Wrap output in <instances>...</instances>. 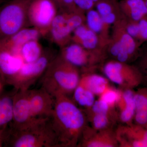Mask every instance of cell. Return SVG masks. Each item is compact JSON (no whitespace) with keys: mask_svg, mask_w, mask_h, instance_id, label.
Listing matches in <instances>:
<instances>
[{"mask_svg":"<svg viewBox=\"0 0 147 147\" xmlns=\"http://www.w3.org/2000/svg\"><path fill=\"white\" fill-rule=\"evenodd\" d=\"M57 147H76L88 125L86 115L71 98L61 95L55 98L52 115L49 118Z\"/></svg>","mask_w":147,"mask_h":147,"instance_id":"1","label":"cell"},{"mask_svg":"<svg viewBox=\"0 0 147 147\" xmlns=\"http://www.w3.org/2000/svg\"><path fill=\"white\" fill-rule=\"evenodd\" d=\"M81 70L58 54L40 78L41 87L53 97L73 94L81 79Z\"/></svg>","mask_w":147,"mask_h":147,"instance_id":"2","label":"cell"},{"mask_svg":"<svg viewBox=\"0 0 147 147\" xmlns=\"http://www.w3.org/2000/svg\"><path fill=\"white\" fill-rule=\"evenodd\" d=\"M5 146L57 147L49 118L38 119L30 126L15 130L8 127L5 131Z\"/></svg>","mask_w":147,"mask_h":147,"instance_id":"3","label":"cell"},{"mask_svg":"<svg viewBox=\"0 0 147 147\" xmlns=\"http://www.w3.org/2000/svg\"><path fill=\"white\" fill-rule=\"evenodd\" d=\"M32 0H8L0 5V39L28 27V11Z\"/></svg>","mask_w":147,"mask_h":147,"instance_id":"4","label":"cell"},{"mask_svg":"<svg viewBox=\"0 0 147 147\" xmlns=\"http://www.w3.org/2000/svg\"><path fill=\"white\" fill-rule=\"evenodd\" d=\"M86 23V15L82 11H59L50 26L47 36L52 42L61 47L71 42L74 30Z\"/></svg>","mask_w":147,"mask_h":147,"instance_id":"5","label":"cell"},{"mask_svg":"<svg viewBox=\"0 0 147 147\" xmlns=\"http://www.w3.org/2000/svg\"><path fill=\"white\" fill-rule=\"evenodd\" d=\"M102 70L105 77L121 90H133L140 86L144 80V74L139 69L115 60L105 62Z\"/></svg>","mask_w":147,"mask_h":147,"instance_id":"6","label":"cell"},{"mask_svg":"<svg viewBox=\"0 0 147 147\" xmlns=\"http://www.w3.org/2000/svg\"><path fill=\"white\" fill-rule=\"evenodd\" d=\"M57 54L52 49L44 50L42 56L32 62L24 63L18 73L8 85L17 90H28L37 80L41 78Z\"/></svg>","mask_w":147,"mask_h":147,"instance_id":"7","label":"cell"},{"mask_svg":"<svg viewBox=\"0 0 147 147\" xmlns=\"http://www.w3.org/2000/svg\"><path fill=\"white\" fill-rule=\"evenodd\" d=\"M59 55L82 72L91 71L104 61L107 55L105 50H89L72 42L61 47Z\"/></svg>","mask_w":147,"mask_h":147,"instance_id":"8","label":"cell"},{"mask_svg":"<svg viewBox=\"0 0 147 147\" xmlns=\"http://www.w3.org/2000/svg\"><path fill=\"white\" fill-rule=\"evenodd\" d=\"M59 12L54 0H32L28 11L29 25L47 36L50 26Z\"/></svg>","mask_w":147,"mask_h":147,"instance_id":"9","label":"cell"},{"mask_svg":"<svg viewBox=\"0 0 147 147\" xmlns=\"http://www.w3.org/2000/svg\"><path fill=\"white\" fill-rule=\"evenodd\" d=\"M29 90H16L13 98V118L8 127L18 130L30 126L38 119L34 118L31 111Z\"/></svg>","mask_w":147,"mask_h":147,"instance_id":"10","label":"cell"},{"mask_svg":"<svg viewBox=\"0 0 147 147\" xmlns=\"http://www.w3.org/2000/svg\"><path fill=\"white\" fill-rule=\"evenodd\" d=\"M119 147H147V126L133 123L123 124L115 129Z\"/></svg>","mask_w":147,"mask_h":147,"instance_id":"11","label":"cell"},{"mask_svg":"<svg viewBox=\"0 0 147 147\" xmlns=\"http://www.w3.org/2000/svg\"><path fill=\"white\" fill-rule=\"evenodd\" d=\"M77 147H119L115 130L113 128L95 130L88 125L83 131Z\"/></svg>","mask_w":147,"mask_h":147,"instance_id":"12","label":"cell"},{"mask_svg":"<svg viewBox=\"0 0 147 147\" xmlns=\"http://www.w3.org/2000/svg\"><path fill=\"white\" fill-rule=\"evenodd\" d=\"M29 98L31 111L34 118L43 119L50 117L55 105V97L41 87L38 89H29Z\"/></svg>","mask_w":147,"mask_h":147,"instance_id":"13","label":"cell"},{"mask_svg":"<svg viewBox=\"0 0 147 147\" xmlns=\"http://www.w3.org/2000/svg\"><path fill=\"white\" fill-rule=\"evenodd\" d=\"M24 63L19 54L0 47V76L5 85L9 84Z\"/></svg>","mask_w":147,"mask_h":147,"instance_id":"14","label":"cell"},{"mask_svg":"<svg viewBox=\"0 0 147 147\" xmlns=\"http://www.w3.org/2000/svg\"><path fill=\"white\" fill-rule=\"evenodd\" d=\"M41 37L42 34L37 29L28 27L11 36L0 39V47L20 55V49L23 45L30 40H39Z\"/></svg>","mask_w":147,"mask_h":147,"instance_id":"15","label":"cell"},{"mask_svg":"<svg viewBox=\"0 0 147 147\" xmlns=\"http://www.w3.org/2000/svg\"><path fill=\"white\" fill-rule=\"evenodd\" d=\"M125 18L123 15L113 24L110 38L119 42L131 59L137 53L139 44L127 32L125 27Z\"/></svg>","mask_w":147,"mask_h":147,"instance_id":"16","label":"cell"},{"mask_svg":"<svg viewBox=\"0 0 147 147\" xmlns=\"http://www.w3.org/2000/svg\"><path fill=\"white\" fill-rule=\"evenodd\" d=\"M132 89L121 90L118 107L119 120L123 124L133 123L135 112L134 91Z\"/></svg>","mask_w":147,"mask_h":147,"instance_id":"17","label":"cell"},{"mask_svg":"<svg viewBox=\"0 0 147 147\" xmlns=\"http://www.w3.org/2000/svg\"><path fill=\"white\" fill-rule=\"evenodd\" d=\"M71 42L89 50H106L101 47L98 35L87 26L86 24H82L74 30L71 36Z\"/></svg>","mask_w":147,"mask_h":147,"instance_id":"18","label":"cell"},{"mask_svg":"<svg viewBox=\"0 0 147 147\" xmlns=\"http://www.w3.org/2000/svg\"><path fill=\"white\" fill-rule=\"evenodd\" d=\"M79 85L98 96L110 86L109 80L106 77L91 71L82 72Z\"/></svg>","mask_w":147,"mask_h":147,"instance_id":"19","label":"cell"},{"mask_svg":"<svg viewBox=\"0 0 147 147\" xmlns=\"http://www.w3.org/2000/svg\"><path fill=\"white\" fill-rule=\"evenodd\" d=\"M119 6L123 16L131 21H139L147 16L144 0H122Z\"/></svg>","mask_w":147,"mask_h":147,"instance_id":"20","label":"cell"},{"mask_svg":"<svg viewBox=\"0 0 147 147\" xmlns=\"http://www.w3.org/2000/svg\"><path fill=\"white\" fill-rule=\"evenodd\" d=\"M16 90L9 93L0 95V130H5L13 118V98Z\"/></svg>","mask_w":147,"mask_h":147,"instance_id":"21","label":"cell"},{"mask_svg":"<svg viewBox=\"0 0 147 147\" xmlns=\"http://www.w3.org/2000/svg\"><path fill=\"white\" fill-rule=\"evenodd\" d=\"M135 112L134 123L147 126V88H139L134 92Z\"/></svg>","mask_w":147,"mask_h":147,"instance_id":"22","label":"cell"},{"mask_svg":"<svg viewBox=\"0 0 147 147\" xmlns=\"http://www.w3.org/2000/svg\"><path fill=\"white\" fill-rule=\"evenodd\" d=\"M39 40H33L26 42L20 49V54L25 63H30L39 59L44 53Z\"/></svg>","mask_w":147,"mask_h":147,"instance_id":"23","label":"cell"},{"mask_svg":"<svg viewBox=\"0 0 147 147\" xmlns=\"http://www.w3.org/2000/svg\"><path fill=\"white\" fill-rule=\"evenodd\" d=\"M88 122L91 123L92 127L97 130L113 128L114 125L118 120L115 116L102 114H86Z\"/></svg>","mask_w":147,"mask_h":147,"instance_id":"24","label":"cell"},{"mask_svg":"<svg viewBox=\"0 0 147 147\" xmlns=\"http://www.w3.org/2000/svg\"><path fill=\"white\" fill-rule=\"evenodd\" d=\"M71 99L80 108H84L83 110L91 108L95 101V95L84 87L78 85L74 90Z\"/></svg>","mask_w":147,"mask_h":147,"instance_id":"25","label":"cell"},{"mask_svg":"<svg viewBox=\"0 0 147 147\" xmlns=\"http://www.w3.org/2000/svg\"><path fill=\"white\" fill-rule=\"evenodd\" d=\"M87 26L100 37L102 30V18L96 10L88 11L86 15V23Z\"/></svg>","mask_w":147,"mask_h":147,"instance_id":"26","label":"cell"},{"mask_svg":"<svg viewBox=\"0 0 147 147\" xmlns=\"http://www.w3.org/2000/svg\"><path fill=\"white\" fill-rule=\"evenodd\" d=\"M84 111L86 115L88 114H102L118 118V114L116 112L115 108L112 107L100 98L95 101L91 108L88 110Z\"/></svg>","mask_w":147,"mask_h":147,"instance_id":"27","label":"cell"},{"mask_svg":"<svg viewBox=\"0 0 147 147\" xmlns=\"http://www.w3.org/2000/svg\"><path fill=\"white\" fill-rule=\"evenodd\" d=\"M121 94V90H117L110 86L100 95L99 98L104 100L112 107L115 108Z\"/></svg>","mask_w":147,"mask_h":147,"instance_id":"28","label":"cell"},{"mask_svg":"<svg viewBox=\"0 0 147 147\" xmlns=\"http://www.w3.org/2000/svg\"><path fill=\"white\" fill-rule=\"evenodd\" d=\"M125 27L127 33L133 37L139 45V21H131L125 17Z\"/></svg>","mask_w":147,"mask_h":147,"instance_id":"29","label":"cell"},{"mask_svg":"<svg viewBox=\"0 0 147 147\" xmlns=\"http://www.w3.org/2000/svg\"><path fill=\"white\" fill-rule=\"evenodd\" d=\"M139 43L147 41V16L139 21Z\"/></svg>","mask_w":147,"mask_h":147,"instance_id":"30","label":"cell"},{"mask_svg":"<svg viewBox=\"0 0 147 147\" xmlns=\"http://www.w3.org/2000/svg\"><path fill=\"white\" fill-rule=\"evenodd\" d=\"M74 2L77 8L84 12L92 9L95 6L92 0H74Z\"/></svg>","mask_w":147,"mask_h":147,"instance_id":"31","label":"cell"},{"mask_svg":"<svg viewBox=\"0 0 147 147\" xmlns=\"http://www.w3.org/2000/svg\"><path fill=\"white\" fill-rule=\"evenodd\" d=\"M141 69H140L143 74H146L147 75V54L142 60L141 63Z\"/></svg>","mask_w":147,"mask_h":147,"instance_id":"32","label":"cell"},{"mask_svg":"<svg viewBox=\"0 0 147 147\" xmlns=\"http://www.w3.org/2000/svg\"><path fill=\"white\" fill-rule=\"evenodd\" d=\"M6 129L0 130V147L3 146L4 145Z\"/></svg>","mask_w":147,"mask_h":147,"instance_id":"33","label":"cell"},{"mask_svg":"<svg viewBox=\"0 0 147 147\" xmlns=\"http://www.w3.org/2000/svg\"><path fill=\"white\" fill-rule=\"evenodd\" d=\"M4 83L2 81L0 80V95L3 92V89L4 86Z\"/></svg>","mask_w":147,"mask_h":147,"instance_id":"34","label":"cell"},{"mask_svg":"<svg viewBox=\"0 0 147 147\" xmlns=\"http://www.w3.org/2000/svg\"><path fill=\"white\" fill-rule=\"evenodd\" d=\"M7 1H8V0H0V5Z\"/></svg>","mask_w":147,"mask_h":147,"instance_id":"35","label":"cell"},{"mask_svg":"<svg viewBox=\"0 0 147 147\" xmlns=\"http://www.w3.org/2000/svg\"><path fill=\"white\" fill-rule=\"evenodd\" d=\"M101 1V0H92L93 1L94 3L95 4L96 3L98 2L99 1Z\"/></svg>","mask_w":147,"mask_h":147,"instance_id":"36","label":"cell"},{"mask_svg":"<svg viewBox=\"0 0 147 147\" xmlns=\"http://www.w3.org/2000/svg\"><path fill=\"white\" fill-rule=\"evenodd\" d=\"M145 3H146V5L147 6V0H144Z\"/></svg>","mask_w":147,"mask_h":147,"instance_id":"37","label":"cell"}]
</instances>
